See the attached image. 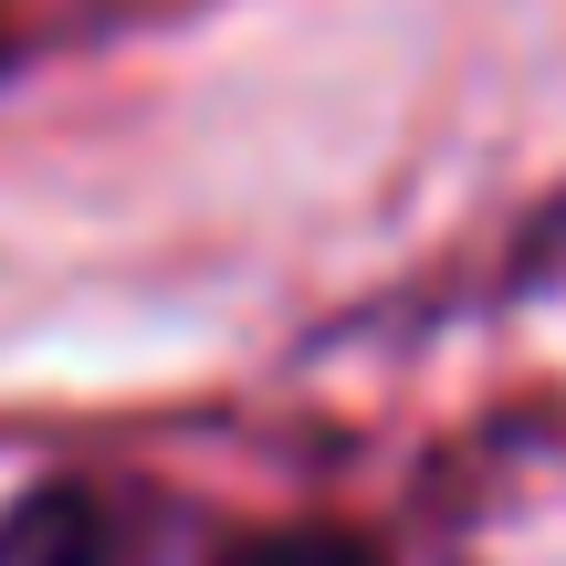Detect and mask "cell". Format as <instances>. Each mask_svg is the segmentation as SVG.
Listing matches in <instances>:
<instances>
[{
    "instance_id": "6da1fadb",
    "label": "cell",
    "mask_w": 566,
    "mask_h": 566,
    "mask_svg": "<svg viewBox=\"0 0 566 566\" xmlns=\"http://www.w3.org/2000/svg\"><path fill=\"white\" fill-rule=\"evenodd\" d=\"M126 514L105 493H32L0 525V566H126Z\"/></svg>"
},
{
    "instance_id": "7a4b0ae2",
    "label": "cell",
    "mask_w": 566,
    "mask_h": 566,
    "mask_svg": "<svg viewBox=\"0 0 566 566\" xmlns=\"http://www.w3.org/2000/svg\"><path fill=\"white\" fill-rule=\"evenodd\" d=\"M221 566H378L357 546V535H252V546H231Z\"/></svg>"
}]
</instances>
